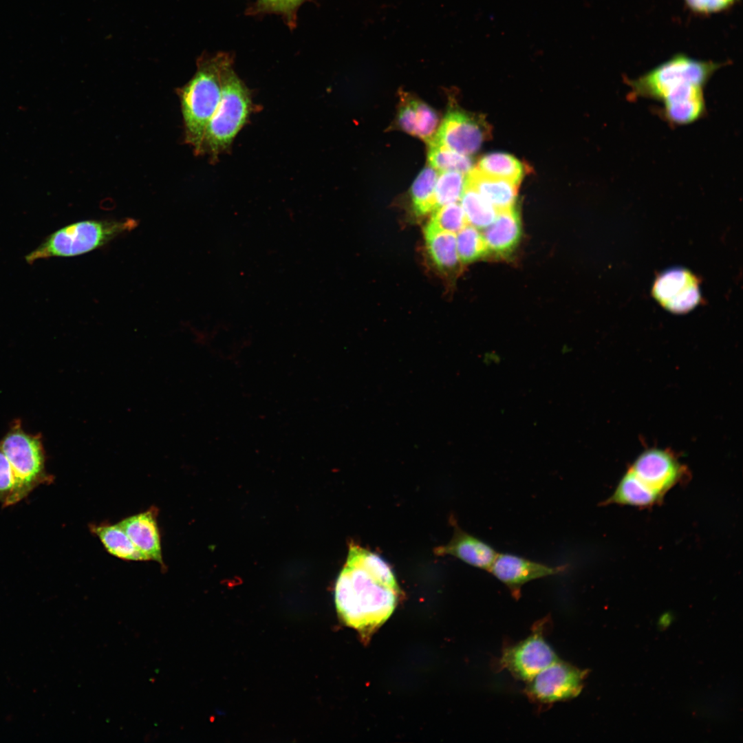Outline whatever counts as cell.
Wrapping results in <instances>:
<instances>
[{"label": "cell", "mask_w": 743, "mask_h": 743, "mask_svg": "<svg viewBox=\"0 0 743 743\" xmlns=\"http://www.w3.org/2000/svg\"><path fill=\"white\" fill-rule=\"evenodd\" d=\"M399 594L396 577L379 555L349 545L335 585V603L343 621L368 636L394 612Z\"/></svg>", "instance_id": "6da1fadb"}, {"label": "cell", "mask_w": 743, "mask_h": 743, "mask_svg": "<svg viewBox=\"0 0 743 743\" xmlns=\"http://www.w3.org/2000/svg\"><path fill=\"white\" fill-rule=\"evenodd\" d=\"M724 64L680 52L636 78H627V83L634 96L660 102V114L666 121L672 125H685L704 115V87Z\"/></svg>", "instance_id": "7a4b0ae2"}, {"label": "cell", "mask_w": 743, "mask_h": 743, "mask_svg": "<svg viewBox=\"0 0 743 743\" xmlns=\"http://www.w3.org/2000/svg\"><path fill=\"white\" fill-rule=\"evenodd\" d=\"M231 57L227 53L202 55L189 81L177 89L183 120L184 142L197 155L206 126L215 112L222 97V73Z\"/></svg>", "instance_id": "3957f363"}, {"label": "cell", "mask_w": 743, "mask_h": 743, "mask_svg": "<svg viewBox=\"0 0 743 743\" xmlns=\"http://www.w3.org/2000/svg\"><path fill=\"white\" fill-rule=\"evenodd\" d=\"M222 83L220 102L206 126L197 154L207 156L213 163L230 149L239 132L257 110L252 91L235 72L232 56L223 67Z\"/></svg>", "instance_id": "277c9868"}, {"label": "cell", "mask_w": 743, "mask_h": 743, "mask_svg": "<svg viewBox=\"0 0 743 743\" xmlns=\"http://www.w3.org/2000/svg\"><path fill=\"white\" fill-rule=\"evenodd\" d=\"M138 222L132 218L120 220H85L67 225L49 235L25 257L32 264L52 257H74L91 252L130 232Z\"/></svg>", "instance_id": "5b68a950"}, {"label": "cell", "mask_w": 743, "mask_h": 743, "mask_svg": "<svg viewBox=\"0 0 743 743\" xmlns=\"http://www.w3.org/2000/svg\"><path fill=\"white\" fill-rule=\"evenodd\" d=\"M546 623V620L538 622L526 639L504 649L497 661V669H506L517 679L528 682L557 660L544 637Z\"/></svg>", "instance_id": "8992f818"}, {"label": "cell", "mask_w": 743, "mask_h": 743, "mask_svg": "<svg viewBox=\"0 0 743 743\" xmlns=\"http://www.w3.org/2000/svg\"><path fill=\"white\" fill-rule=\"evenodd\" d=\"M0 447L11 465L24 498L46 480L44 456L40 441L16 429L7 435Z\"/></svg>", "instance_id": "52a82bcc"}, {"label": "cell", "mask_w": 743, "mask_h": 743, "mask_svg": "<svg viewBox=\"0 0 743 743\" xmlns=\"http://www.w3.org/2000/svg\"><path fill=\"white\" fill-rule=\"evenodd\" d=\"M586 673L557 659L528 682L525 691L540 704L572 699L581 693Z\"/></svg>", "instance_id": "ba28073f"}, {"label": "cell", "mask_w": 743, "mask_h": 743, "mask_svg": "<svg viewBox=\"0 0 743 743\" xmlns=\"http://www.w3.org/2000/svg\"><path fill=\"white\" fill-rule=\"evenodd\" d=\"M629 470L645 487L662 499L687 474L686 468L670 451L660 449L643 452Z\"/></svg>", "instance_id": "9c48e42d"}, {"label": "cell", "mask_w": 743, "mask_h": 743, "mask_svg": "<svg viewBox=\"0 0 743 743\" xmlns=\"http://www.w3.org/2000/svg\"><path fill=\"white\" fill-rule=\"evenodd\" d=\"M567 568L568 565L550 566L513 554L497 553L488 572L504 583L515 599H519L521 587L526 583L561 574Z\"/></svg>", "instance_id": "30bf717a"}, {"label": "cell", "mask_w": 743, "mask_h": 743, "mask_svg": "<svg viewBox=\"0 0 743 743\" xmlns=\"http://www.w3.org/2000/svg\"><path fill=\"white\" fill-rule=\"evenodd\" d=\"M653 294L666 309L674 313H685L699 302L698 281L689 271L672 268L661 274L656 280Z\"/></svg>", "instance_id": "8fae6325"}, {"label": "cell", "mask_w": 743, "mask_h": 743, "mask_svg": "<svg viewBox=\"0 0 743 743\" xmlns=\"http://www.w3.org/2000/svg\"><path fill=\"white\" fill-rule=\"evenodd\" d=\"M486 133V127L480 120L461 111L453 110L446 115L438 132L429 140L469 155L480 148Z\"/></svg>", "instance_id": "7c38bea8"}, {"label": "cell", "mask_w": 743, "mask_h": 743, "mask_svg": "<svg viewBox=\"0 0 743 743\" xmlns=\"http://www.w3.org/2000/svg\"><path fill=\"white\" fill-rule=\"evenodd\" d=\"M157 514L158 510L152 507L125 518L118 524L148 561L164 566Z\"/></svg>", "instance_id": "4fadbf2b"}, {"label": "cell", "mask_w": 743, "mask_h": 743, "mask_svg": "<svg viewBox=\"0 0 743 743\" xmlns=\"http://www.w3.org/2000/svg\"><path fill=\"white\" fill-rule=\"evenodd\" d=\"M437 555H451L480 569L488 571L497 552L489 544L462 530L455 524L451 541L435 549Z\"/></svg>", "instance_id": "5bb4252c"}, {"label": "cell", "mask_w": 743, "mask_h": 743, "mask_svg": "<svg viewBox=\"0 0 743 743\" xmlns=\"http://www.w3.org/2000/svg\"><path fill=\"white\" fill-rule=\"evenodd\" d=\"M521 235L520 219L513 207L497 211L495 221L482 233L487 253L497 256L510 253Z\"/></svg>", "instance_id": "9a60e30c"}, {"label": "cell", "mask_w": 743, "mask_h": 743, "mask_svg": "<svg viewBox=\"0 0 743 743\" xmlns=\"http://www.w3.org/2000/svg\"><path fill=\"white\" fill-rule=\"evenodd\" d=\"M398 122L405 132L429 141L434 136L438 122L436 113L428 105L410 97L403 98Z\"/></svg>", "instance_id": "2e32d148"}, {"label": "cell", "mask_w": 743, "mask_h": 743, "mask_svg": "<svg viewBox=\"0 0 743 743\" xmlns=\"http://www.w3.org/2000/svg\"><path fill=\"white\" fill-rule=\"evenodd\" d=\"M466 186L473 189L499 211L513 207L518 184L508 180L488 177L476 168L466 174Z\"/></svg>", "instance_id": "e0dca14e"}, {"label": "cell", "mask_w": 743, "mask_h": 743, "mask_svg": "<svg viewBox=\"0 0 743 743\" xmlns=\"http://www.w3.org/2000/svg\"><path fill=\"white\" fill-rule=\"evenodd\" d=\"M424 233L428 253L436 267L442 271L455 270L460 261L456 234L438 229L429 223Z\"/></svg>", "instance_id": "ac0fdd59"}, {"label": "cell", "mask_w": 743, "mask_h": 743, "mask_svg": "<svg viewBox=\"0 0 743 743\" xmlns=\"http://www.w3.org/2000/svg\"><path fill=\"white\" fill-rule=\"evenodd\" d=\"M662 500L657 495L645 487L628 469L611 496L601 504H615L645 508L652 506Z\"/></svg>", "instance_id": "d6986e66"}, {"label": "cell", "mask_w": 743, "mask_h": 743, "mask_svg": "<svg viewBox=\"0 0 743 743\" xmlns=\"http://www.w3.org/2000/svg\"><path fill=\"white\" fill-rule=\"evenodd\" d=\"M90 529L111 555L127 561H148L118 523L92 525Z\"/></svg>", "instance_id": "ffe728a7"}, {"label": "cell", "mask_w": 743, "mask_h": 743, "mask_svg": "<svg viewBox=\"0 0 743 743\" xmlns=\"http://www.w3.org/2000/svg\"><path fill=\"white\" fill-rule=\"evenodd\" d=\"M488 177L508 180L516 184L521 181L523 164L510 154L495 152L484 155L475 167Z\"/></svg>", "instance_id": "44dd1931"}, {"label": "cell", "mask_w": 743, "mask_h": 743, "mask_svg": "<svg viewBox=\"0 0 743 743\" xmlns=\"http://www.w3.org/2000/svg\"><path fill=\"white\" fill-rule=\"evenodd\" d=\"M438 173L431 166L422 169L414 180L411 195L413 209L417 216L427 215L435 208V187Z\"/></svg>", "instance_id": "7402d4cb"}, {"label": "cell", "mask_w": 743, "mask_h": 743, "mask_svg": "<svg viewBox=\"0 0 743 743\" xmlns=\"http://www.w3.org/2000/svg\"><path fill=\"white\" fill-rule=\"evenodd\" d=\"M460 200L469 224L477 228H484L495 221L497 210L473 189L466 186Z\"/></svg>", "instance_id": "603a6c76"}, {"label": "cell", "mask_w": 743, "mask_h": 743, "mask_svg": "<svg viewBox=\"0 0 743 743\" xmlns=\"http://www.w3.org/2000/svg\"><path fill=\"white\" fill-rule=\"evenodd\" d=\"M429 162L436 171H457L467 174L472 170V160L469 155L457 153L442 144L429 140Z\"/></svg>", "instance_id": "cb8c5ba5"}, {"label": "cell", "mask_w": 743, "mask_h": 743, "mask_svg": "<svg viewBox=\"0 0 743 743\" xmlns=\"http://www.w3.org/2000/svg\"><path fill=\"white\" fill-rule=\"evenodd\" d=\"M464 175L452 171L441 172L435 183L434 210L460 200L466 186V176Z\"/></svg>", "instance_id": "d4e9b609"}, {"label": "cell", "mask_w": 743, "mask_h": 743, "mask_svg": "<svg viewBox=\"0 0 743 743\" xmlns=\"http://www.w3.org/2000/svg\"><path fill=\"white\" fill-rule=\"evenodd\" d=\"M456 246L460 261L464 263L473 262L488 254L482 234L471 224L456 235Z\"/></svg>", "instance_id": "484cf974"}, {"label": "cell", "mask_w": 743, "mask_h": 743, "mask_svg": "<svg viewBox=\"0 0 743 743\" xmlns=\"http://www.w3.org/2000/svg\"><path fill=\"white\" fill-rule=\"evenodd\" d=\"M428 223L438 229L455 234L469 224L464 210L458 202L449 204L434 210Z\"/></svg>", "instance_id": "4316f807"}, {"label": "cell", "mask_w": 743, "mask_h": 743, "mask_svg": "<svg viewBox=\"0 0 743 743\" xmlns=\"http://www.w3.org/2000/svg\"><path fill=\"white\" fill-rule=\"evenodd\" d=\"M22 499L11 465L0 447V502L8 506Z\"/></svg>", "instance_id": "83f0119b"}, {"label": "cell", "mask_w": 743, "mask_h": 743, "mask_svg": "<svg viewBox=\"0 0 743 743\" xmlns=\"http://www.w3.org/2000/svg\"><path fill=\"white\" fill-rule=\"evenodd\" d=\"M305 1L307 0H257L254 10L281 14L290 27H294L298 8Z\"/></svg>", "instance_id": "f1b7e54d"}, {"label": "cell", "mask_w": 743, "mask_h": 743, "mask_svg": "<svg viewBox=\"0 0 743 743\" xmlns=\"http://www.w3.org/2000/svg\"><path fill=\"white\" fill-rule=\"evenodd\" d=\"M740 0H683L687 9L696 15L707 17L732 9Z\"/></svg>", "instance_id": "f546056e"}, {"label": "cell", "mask_w": 743, "mask_h": 743, "mask_svg": "<svg viewBox=\"0 0 743 743\" xmlns=\"http://www.w3.org/2000/svg\"><path fill=\"white\" fill-rule=\"evenodd\" d=\"M671 622V616L669 613H666L663 615L659 620V625L661 627H666Z\"/></svg>", "instance_id": "4dcf8cb0"}]
</instances>
